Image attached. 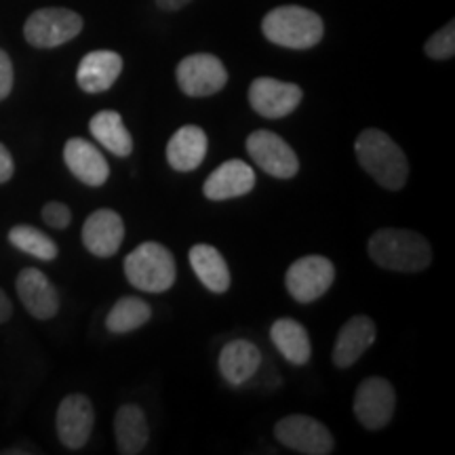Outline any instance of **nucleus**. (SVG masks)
<instances>
[{
    "instance_id": "1",
    "label": "nucleus",
    "mask_w": 455,
    "mask_h": 455,
    "mask_svg": "<svg viewBox=\"0 0 455 455\" xmlns=\"http://www.w3.org/2000/svg\"><path fill=\"white\" fill-rule=\"evenodd\" d=\"M358 164L386 190H401L409 178V161L401 146L379 129H365L355 141Z\"/></svg>"
},
{
    "instance_id": "2",
    "label": "nucleus",
    "mask_w": 455,
    "mask_h": 455,
    "mask_svg": "<svg viewBox=\"0 0 455 455\" xmlns=\"http://www.w3.org/2000/svg\"><path fill=\"white\" fill-rule=\"evenodd\" d=\"M369 255L379 268L422 272L432 261V247L422 235L403 228H382L369 238Z\"/></svg>"
},
{
    "instance_id": "3",
    "label": "nucleus",
    "mask_w": 455,
    "mask_h": 455,
    "mask_svg": "<svg viewBox=\"0 0 455 455\" xmlns=\"http://www.w3.org/2000/svg\"><path fill=\"white\" fill-rule=\"evenodd\" d=\"M261 30L270 43L287 49H312L321 43L323 26L321 15L315 11L287 4V7L272 9L261 21Z\"/></svg>"
},
{
    "instance_id": "4",
    "label": "nucleus",
    "mask_w": 455,
    "mask_h": 455,
    "mask_svg": "<svg viewBox=\"0 0 455 455\" xmlns=\"http://www.w3.org/2000/svg\"><path fill=\"white\" fill-rule=\"evenodd\" d=\"M124 276L144 293H164L178 278L175 258L161 243H141L124 258Z\"/></svg>"
},
{
    "instance_id": "5",
    "label": "nucleus",
    "mask_w": 455,
    "mask_h": 455,
    "mask_svg": "<svg viewBox=\"0 0 455 455\" xmlns=\"http://www.w3.org/2000/svg\"><path fill=\"white\" fill-rule=\"evenodd\" d=\"M83 30V17L64 7L38 9L24 26L26 41L36 49H53L70 43Z\"/></svg>"
},
{
    "instance_id": "6",
    "label": "nucleus",
    "mask_w": 455,
    "mask_h": 455,
    "mask_svg": "<svg viewBox=\"0 0 455 455\" xmlns=\"http://www.w3.org/2000/svg\"><path fill=\"white\" fill-rule=\"evenodd\" d=\"M333 278L335 268L331 259L323 258V255H306V258L295 259L289 266L284 284H287V291L295 301L312 304L331 289Z\"/></svg>"
},
{
    "instance_id": "7",
    "label": "nucleus",
    "mask_w": 455,
    "mask_h": 455,
    "mask_svg": "<svg viewBox=\"0 0 455 455\" xmlns=\"http://www.w3.org/2000/svg\"><path fill=\"white\" fill-rule=\"evenodd\" d=\"M275 436L281 445L304 455H329L335 445L333 435L325 424L299 413L278 419Z\"/></svg>"
},
{
    "instance_id": "8",
    "label": "nucleus",
    "mask_w": 455,
    "mask_h": 455,
    "mask_svg": "<svg viewBox=\"0 0 455 455\" xmlns=\"http://www.w3.org/2000/svg\"><path fill=\"white\" fill-rule=\"evenodd\" d=\"M175 78L188 98H209L226 87L228 70L220 57L195 53L180 61Z\"/></svg>"
},
{
    "instance_id": "9",
    "label": "nucleus",
    "mask_w": 455,
    "mask_h": 455,
    "mask_svg": "<svg viewBox=\"0 0 455 455\" xmlns=\"http://www.w3.org/2000/svg\"><path fill=\"white\" fill-rule=\"evenodd\" d=\"M247 152L251 161L264 171L278 180H291L299 171V158L291 146L284 141L281 135L272 131L259 129L253 131L247 138Z\"/></svg>"
},
{
    "instance_id": "10",
    "label": "nucleus",
    "mask_w": 455,
    "mask_h": 455,
    "mask_svg": "<svg viewBox=\"0 0 455 455\" xmlns=\"http://www.w3.org/2000/svg\"><path fill=\"white\" fill-rule=\"evenodd\" d=\"M396 411V392L386 378H367L355 392V415L367 430H382Z\"/></svg>"
},
{
    "instance_id": "11",
    "label": "nucleus",
    "mask_w": 455,
    "mask_h": 455,
    "mask_svg": "<svg viewBox=\"0 0 455 455\" xmlns=\"http://www.w3.org/2000/svg\"><path fill=\"white\" fill-rule=\"evenodd\" d=\"M95 426V409L93 403L84 395H68L60 403L55 415V428L60 443L66 449L78 451L87 445L91 432Z\"/></svg>"
},
{
    "instance_id": "12",
    "label": "nucleus",
    "mask_w": 455,
    "mask_h": 455,
    "mask_svg": "<svg viewBox=\"0 0 455 455\" xmlns=\"http://www.w3.org/2000/svg\"><path fill=\"white\" fill-rule=\"evenodd\" d=\"M301 98L304 93L298 84L276 78H255L249 87V104L264 118L289 116L299 106Z\"/></svg>"
},
{
    "instance_id": "13",
    "label": "nucleus",
    "mask_w": 455,
    "mask_h": 455,
    "mask_svg": "<svg viewBox=\"0 0 455 455\" xmlns=\"http://www.w3.org/2000/svg\"><path fill=\"white\" fill-rule=\"evenodd\" d=\"M24 308L38 321H49L60 312V293L49 276L38 268H24L15 281Z\"/></svg>"
},
{
    "instance_id": "14",
    "label": "nucleus",
    "mask_w": 455,
    "mask_h": 455,
    "mask_svg": "<svg viewBox=\"0 0 455 455\" xmlns=\"http://www.w3.org/2000/svg\"><path fill=\"white\" fill-rule=\"evenodd\" d=\"M124 221L112 209H98L84 220L83 244L95 258H112L121 249Z\"/></svg>"
},
{
    "instance_id": "15",
    "label": "nucleus",
    "mask_w": 455,
    "mask_h": 455,
    "mask_svg": "<svg viewBox=\"0 0 455 455\" xmlns=\"http://www.w3.org/2000/svg\"><path fill=\"white\" fill-rule=\"evenodd\" d=\"M66 167L84 186L100 188L110 178V167L104 155L91 141L83 138H70L64 146Z\"/></svg>"
},
{
    "instance_id": "16",
    "label": "nucleus",
    "mask_w": 455,
    "mask_h": 455,
    "mask_svg": "<svg viewBox=\"0 0 455 455\" xmlns=\"http://www.w3.org/2000/svg\"><path fill=\"white\" fill-rule=\"evenodd\" d=\"M255 188V171L251 164L238 158L226 161L209 175L204 181L203 192L209 201H228V198H238L249 195Z\"/></svg>"
},
{
    "instance_id": "17",
    "label": "nucleus",
    "mask_w": 455,
    "mask_h": 455,
    "mask_svg": "<svg viewBox=\"0 0 455 455\" xmlns=\"http://www.w3.org/2000/svg\"><path fill=\"white\" fill-rule=\"evenodd\" d=\"M378 338V327L371 318L365 315L352 316L344 327L339 329L338 339L333 346V365L348 369L371 348Z\"/></svg>"
},
{
    "instance_id": "18",
    "label": "nucleus",
    "mask_w": 455,
    "mask_h": 455,
    "mask_svg": "<svg viewBox=\"0 0 455 455\" xmlns=\"http://www.w3.org/2000/svg\"><path fill=\"white\" fill-rule=\"evenodd\" d=\"M261 369V352L253 341L235 339L220 352V373L228 384L244 386L251 382V378Z\"/></svg>"
},
{
    "instance_id": "19",
    "label": "nucleus",
    "mask_w": 455,
    "mask_h": 455,
    "mask_svg": "<svg viewBox=\"0 0 455 455\" xmlns=\"http://www.w3.org/2000/svg\"><path fill=\"white\" fill-rule=\"evenodd\" d=\"M123 72V57L114 51H91L81 60L76 83L84 93H104Z\"/></svg>"
},
{
    "instance_id": "20",
    "label": "nucleus",
    "mask_w": 455,
    "mask_h": 455,
    "mask_svg": "<svg viewBox=\"0 0 455 455\" xmlns=\"http://www.w3.org/2000/svg\"><path fill=\"white\" fill-rule=\"evenodd\" d=\"M209 138L196 124H186L171 135L167 144V161L171 169L180 173H190L198 169L207 156Z\"/></svg>"
},
{
    "instance_id": "21",
    "label": "nucleus",
    "mask_w": 455,
    "mask_h": 455,
    "mask_svg": "<svg viewBox=\"0 0 455 455\" xmlns=\"http://www.w3.org/2000/svg\"><path fill=\"white\" fill-rule=\"evenodd\" d=\"M114 436H116L118 453L138 455L144 451L150 439L144 409L133 403L118 407L116 418H114Z\"/></svg>"
},
{
    "instance_id": "22",
    "label": "nucleus",
    "mask_w": 455,
    "mask_h": 455,
    "mask_svg": "<svg viewBox=\"0 0 455 455\" xmlns=\"http://www.w3.org/2000/svg\"><path fill=\"white\" fill-rule=\"evenodd\" d=\"M190 266L198 276V281H201L212 293L221 295L230 289V268H228L224 255H221L213 244H195V247L190 249Z\"/></svg>"
},
{
    "instance_id": "23",
    "label": "nucleus",
    "mask_w": 455,
    "mask_h": 455,
    "mask_svg": "<svg viewBox=\"0 0 455 455\" xmlns=\"http://www.w3.org/2000/svg\"><path fill=\"white\" fill-rule=\"evenodd\" d=\"M270 339L287 363L306 365L312 356V341L306 327L293 318H278L270 329Z\"/></svg>"
},
{
    "instance_id": "24",
    "label": "nucleus",
    "mask_w": 455,
    "mask_h": 455,
    "mask_svg": "<svg viewBox=\"0 0 455 455\" xmlns=\"http://www.w3.org/2000/svg\"><path fill=\"white\" fill-rule=\"evenodd\" d=\"M89 131L93 140L110 150L114 156L127 158L133 152V138H131L123 116L114 110H101L89 121Z\"/></svg>"
},
{
    "instance_id": "25",
    "label": "nucleus",
    "mask_w": 455,
    "mask_h": 455,
    "mask_svg": "<svg viewBox=\"0 0 455 455\" xmlns=\"http://www.w3.org/2000/svg\"><path fill=\"white\" fill-rule=\"evenodd\" d=\"M150 318H152L150 304L141 298L127 295V298L118 299L116 304L112 306V310L108 312L106 327L110 333L123 335V333H131V331H135V329L144 327Z\"/></svg>"
},
{
    "instance_id": "26",
    "label": "nucleus",
    "mask_w": 455,
    "mask_h": 455,
    "mask_svg": "<svg viewBox=\"0 0 455 455\" xmlns=\"http://www.w3.org/2000/svg\"><path fill=\"white\" fill-rule=\"evenodd\" d=\"M9 243L13 244L15 249L24 251L32 258L43 259V261H53L57 255H60V249L53 238L44 235L38 228L28 226V224H17L9 230Z\"/></svg>"
},
{
    "instance_id": "27",
    "label": "nucleus",
    "mask_w": 455,
    "mask_h": 455,
    "mask_svg": "<svg viewBox=\"0 0 455 455\" xmlns=\"http://www.w3.org/2000/svg\"><path fill=\"white\" fill-rule=\"evenodd\" d=\"M426 55L432 57V60H449L455 53V24L449 21L445 28H441L439 32L432 34L426 43Z\"/></svg>"
},
{
    "instance_id": "28",
    "label": "nucleus",
    "mask_w": 455,
    "mask_h": 455,
    "mask_svg": "<svg viewBox=\"0 0 455 455\" xmlns=\"http://www.w3.org/2000/svg\"><path fill=\"white\" fill-rule=\"evenodd\" d=\"M41 215H43L44 224L55 228V230H66V228L72 224L70 207L60 201H51L44 204Z\"/></svg>"
},
{
    "instance_id": "29",
    "label": "nucleus",
    "mask_w": 455,
    "mask_h": 455,
    "mask_svg": "<svg viewBox=\"0 0 455 455\" xmlns=\"http://www.w3.org/2000/svg\"><path fill=\"white\" fill-rule=\"evenodd\" d=\"M13 89V64L7 51L0 49V101L7 100Z\"/></svg>"
},
{
    "instance_id": "30",
    "label": "nucleus",
    "mask_w": 455,
    "mask_h": 455,
    "mask_svg": "<svg viewBox=\"0 0 455 455\" xmlns=\"http://www.w3.org/2000/svg\"><path fill=\"white\" fill-rule=\"evenodd\" d=\"M15 173V163L7 146L0 144V184H7V181L13 178Z\"/></svg>"
},
{
    "instance_id": "31",
    "label": "nucleus",
    "mask_w": 455,
    "mask_h": 455,
    "mask_svg": "<svg viewBox=\"0 0 455 455\" xmlns=\"http://www.w3.org/2000/svg\"><path fill=\"white\" fill-rule=\"evenodd\" d=\"M11 316H13V304H11L9 295L0 289V325L7 323Z\"/></svg>"
},
{
    "instance_id": "32",
    "label": "nucleus",
    "mask_w": 455,
    "mask_h": 455,
    "mask_svg": "<svg viewBox=\"0 0 455 455\" xmlns=\"http://www.w3.org/2000/svg\"><path fill=\"white\" fill-rule=\"evenodd\" d=\"M188 3H192V0H156V4L164 11H178L181 7H186Z\"/></svg>"
}]
</instances>
